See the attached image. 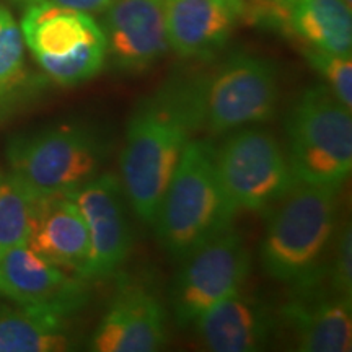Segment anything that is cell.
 <instances>
[{
  "label": "cell",
  "mask_w": 352,
  "mask_h": 352,
  "mask_svg": "<svg viewBox=\"0 0 352 352\" xmlns=\"http://www.w3.org/2000/svg\"><path fill=\"white\" fill-rule=\"evenodd\" d=\"M206 78L175 77L145 96L131 114L121 152L126 199L144 223H153L191 135L202 129Z\"/></svg>",
  "instance_id": "cell-1"
},
{
  "label": "cell",
  "mask_w": 352,
  "mask_h": 352,
  "mask_svg": "<svg viewBox=\"0 0 352 352\" xmlns=\"http://www.w3.org/2000/svg\"><path fill=\"white\" fill-rule=\"evenodd\" d=\"M235 217L220 186L215 147L206 140H189L162 197L153 220L162 248L183 261Z\"/></svg>",
  "instance_id": "cell-2"
},
{
  "label": "cell",
  "mask_w": 352,
  "mask_h": 352,
  "mask_svg": "<svg viewBox=\"0 0 352 352\" xmlns=\"http://www.w3.org/2000/svg\"><path fill=\"white\" fill-rule=\"evenodd\" d=\"M338 191L297 183L270 210L259 250L261 267L267 276L294 285L323 267L338 228Z\"/></svg>",
  "instance_id": "cell-3"
},
{
  "label": "cell",
  "mask_w": 352,
  "mask_h": 352,
  "mask_svg": "<svg viewBox=\"0 0 352 352\" xmlns=\"http://www.w3.org/2000/svg\"><path fill=\"white\" fill-rule=\"evenodd\" d=\"M109 145L96 127L67 122L20 132L8 139V171L34 197L69 195L100 175Z\"/></svg>",
  "instance_id": "cell-4"
},
{
  "label": "cell",
  "mask_w": 352,
  "mask_h": 352,
  "mask_svg": "<svg viewBox=\"0 0 352 352\" xmlns=\"http://www.w3.org/2000/svg\"><path fill=\"white\" fill-rule=\"evenodd\" d=\"M287 158L298 183L340 189L352 170V114L323 83L289 111Z\"/></svg>",
  "instance_id": "cell-5"
},
{
  "label": "cell",
  "mask_w": 352,
  "mask_h": 352,
  "mask_svg": "<svg viewBox=\"0 0 352 352\" xmlns=\"http://www.w3.org/2000/svg\"><path fill=\"white\" fill-rule=\"evenodd\" d=\"M20 30L46 76L57 85L76 87L98 76L107 64V39L90 13L26 0Z\"/></svg>",
  "instance_id": "cell-6"
},
{
  "label": "cell",
  "mask_w": 352,
  "mask_h": 352,
  "mask_svg": "<svg viewBox=\"0 0 352 352\" xmlns=\"http://www.w3.org/2000/svg\"><path fill=\"white\" fill-rule=\"evenodd\" d=\"M215 168L232 210L270 212L298 183L272 132L241 127L215 148Z\"/></svg>",
  "instance_id": "cell-7"
},
{
  "label": "cell",
  "mask_w": 352,
  "mask_h": 352,
  "mask_svg": "<svg viewBox=\"0 0 352 352\" xmlns=\"http://www.w3.org/2000/svg\"><path fill=\"white\" fill-rule=\"evenodd\" d=\"M170 290V307L179 327H189L209 308L240 292L252 271L243 236L223 228L182 261Z\"/></svg>",
  "instance_id": "cell-8"
},
{
  "label": "cell",
  "mask_w": 352,
  "mask_h": 352,
  "mask_svg": "<svg viewBox=\"0 0 352 352\" xmlns=\"http://www.w3.org/2000/svg\"><path fill=\"white\" fill-rule=\"evenodd\" d=\"M279 101V72L261 56L239 52L204 83V121L210 135L270 121Z\"/></svg>",
  "instance_id": "cell-9"
},
{
  "label": "cell",
  "mask_w": 352,
  "mask_h": 352,
  "mask_svg": "<svg viewBox=\"0 0 352 352\" xmlns=\"http://www.w3.org/2000/svg\"><path fill=\"white\" fill-rule=\"evenodd\" d=\"M0 296L15 305L72 316L90 296L88 279L57 267L26 245L0 253Z\"/></svg>",
  "instance_id": "cell-10"
},
{
  "label": "cell",
  "mask_w": 352,
  "mask_h": 352,
  "mask_svg": "<svg viewBox=\"0 0 352 352\" xmlns=\"http://www.w3.org/2000/svg\"><path fill=\"white\" fill-rule=\"evenodd\" d=\"M67 196L76 201L87 223L91 245V279L114 274L132 248L127 199L121 179L113 173L96 175Z\"/></svg>",
  "instance_id": "cell-11"
},
{
  "label": "cell",
  "mask_w": 352,
  "mask_h": 352,
  "mask_svg": "<svg viewBox=\"0 0 352 352\" xmlns=\"http://www.w3.org/2000/svg\"><path fill=\"white\" fill-rule=\"evenodd\" d=\"M101 30L107 57L124 74L153 67L170 50L164 0H113Z\"/></svg>",
  "instance_id": "cell-12"
},
{
  "label": "cell",
  "mask_w": 352,
  "mask_h": 352,
  "mask_svg": "<svg viewBox=\"0 0 352 352\" xmlns=\"http://www.w3.org/2000/svg\"><path fill=\"white\" fill-rule=\"evenodd\" d=\"M168 342L166 310L142 284L121 283L90 341L96 352H155Z\"/></svg>",
  "instance_id": "cell-13"
},
{
  "label": "cell",
  "mask_w": 352,
  "mask_h": 352,
  "mask_svg": "<svg viewBox=\"0 0 352 352\" xmlns=\"http://www.w3.org/2000/svg\"><path fill=\"white\" fill-rule=\"evenodd\" d=\"M324 266L308 279L294 284L296 296L283 316L303 352H349L352 349V303L349 297L321 287Z\"/></svg>",
  "instance_id": "cell-14"
},
{
  "label": "cell",
  "mask_w": 352,
  "mask_h": 352,
  "mask_svg": "<svg viewBox=\"0 0 352 352\" xmlns=\"http://www.w3.org/2000/svg\"><path fill=\"white\" fill-rule=\"evenodd\" d=\"M26 246L57 267L91 280V245L76 201L67 195L39 197Z\"/></svg>",
  "instance_id": "cell-15"
},
{
  "label": "cell",
  "mask_w": 352,
  "mask_h": 352,
  "mask_svg": "<svg viewBox=\"0 0 352 352\" xmlns=\"http://www.w3.org/2000/svg\"><path fill=\"white\" fill-rule=\"evenodd\" d=\"M168 44L184 59L217 54L246 16V0H164Z\"/></svg>",
  "instance_id": "cell-16"
},
{
  "label": "cell",
  "mask_w": 352,
  "mask_h": 352,
  "mask_svg": "<svg viewBox=\"0 0 352 352\" xmlns=\"http://www.w3.org/2000/svg\"><path fill=\"white\" fill-rule=\"evenodd\" d=\"M261 19L283 26L307 47L351 54L352 13L344 0H259Z\"/></svg>",
  "instance_id": "cell-17"
},
{
  "label": "cell",
  "mask_w": 352,
  "mask_h": 352,
  "mask_svg": "<svg viewBox=\"0 0 352 352\" xmlns=\"http://www.w3.org/2000/svg\"><path fill=\"white\" fill-rule=\"evenodd\" d=\"M192 324L206 349L253 352L270 344L277 320L266 303L236 292L204 311Z\"/></svg>",
  "instance_id": "cell-18"
},
{
  "label": "cell",
  "mask_w": 352,
  "mask_h": 352,
  "mask_svg": "<svg viewBox=\"0 0 352 352\" xmlns=\"http://www.w3.org/2000/svg\"><path fill=\"white\" fill-rule=\"evenodd\" d=\"M70 316L16 305L0 307V352H57L74 347Z\"/></svg>",
  "instance_id": "cell-19"
},
{
  "label": "cell",
  "mask_w": 352,
  "mask_h": 352,
  "mask_svg": "<svg viewBox=\"0 0 352 352\" xmlns=\"http://www.w3.org/2000/svg\"><path fill=\"white\" fill-rule=\"evenodd\" d=\"M38 199L16 176L0 168V253L26 245Z\"/></svg>",
  "instance_id": "cell-20"
},
{
  "label": "cell",
  "mask_w": 352,
  "mask_h": 352,
  "mask_svg": "<svg viewBox=\"0 0 352 352\" xmlns=\"http://www.w3.org/2000/svg\"><path fill=\"white\" fill-rule=\"evenodd\" d=\"M23 74V34L12 13L0 6V96L19 85Z\"/></svg>",
  "instance_id": "cell-21"
},
{
  "label": "cell",
  "mask_w": 352,
  "mask_h": 352,
  "mask_svg": "<svg viewBox=\"0 0 352 352\" xmlns=\"http://www.w3.org/2000/svg\"><path fill=\"white\" fill-rule=\"evenodd\" d=\"M305 57L323 78L328 88L346 108L352 109V59L351 54H334L307 47Z\"/></svg>",
  "instance_id": "cell-22"
},
{
  "label": "cell",
  "mask_w": 352,
  "mask_h": 352,
  "mask_svg": "<svg viewBox=\"0 0 352 352\" xmlns=\"http://www.w3.org/2000/svg\"><path fill=\"white\" fill-rule=\"evenodd\" d=\"M331 261L324 267L328 284L340 296L352 298V232L351 226H341L331 243Z\"/></svg>",
  "instance_id": "cell-23"
},
{
  "label": "cell",
  "mask_w": 352,
  "mask_h": 352,
  "mask_svg": "<svg viewBox=\"0 0 352 352\" xmlns=\"http://www.w3.org/2000/svg\"><path fill=\"white\" fill-rule=\"evenodd\" d=\"M57 6H63L67 8H74V10H80L90 15H96V13H103L107 8L111 6L113 0H52Z\"/></svg>",
  "instance_id": "cell-24"
},
{
  "label": "cell",
  "mask_w": 352,
  "mask_h": 352,
  "mask_svg": "<svg viewBox=\"0 0 352 352\" xmlns=\"http://www.w3.org/2000/svg\"><path fill=\"white\" fill-rule=\"evenodd\" d=\"M344 2L347 3V6H352V0H344Z\"/></svg>",
  "instance_id": "cell-25"
},
{
  "label": "cell",
  "mask_w": 352,
  "mask_h": 352,
  "mask_svg": "<svg viewBox=\"0 0 352 352\" xmlns=\"http://www.w3.org/2000/svg\"><path fill=\"white\" fill-rule=\"evenodd\" d=\"M15 2H21V3H25V2H26V0H15Z\"/></svg>",
  "instance_id": "cell-26"
}]
</instances>
